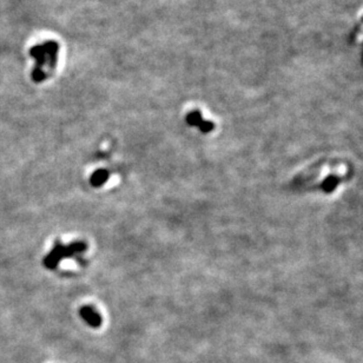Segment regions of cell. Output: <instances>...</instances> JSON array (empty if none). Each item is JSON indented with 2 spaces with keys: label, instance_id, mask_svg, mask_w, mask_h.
<instances>
[{
  "label": "cell",
  "instance_id": "obj_1",
  "mask_svg": "<svg viewBox=\"0 0 363 363\" xmlns=\"http://www.w3.org/2000/svg\"><path fill=\"white\" fill-rule=\"evenodd\" d=\"M349 168L342 162L323 163L320 166L309 169L305 172L302 182L305 184L320 187L323 190H332L340 183L349 177Z\"/></svg>",
  "mask_w": 363,
  "mask_h": 363
},
{
  "label": "cell",
  "instance_id": "obj_2",
  "mask_svg": "<svg viewBox=\"0 0 363 363\" xmlns=\"http://www.w3.org/2000/svg\"><path fill=\"white\" fill-rule=\"evenodd\" d=\"M86 243L81 242V240H79V242H73L69 244V246H63L59 240H55L54 247L52 248L51 253L46 255L43 263L47 269L54 270L63 258L78 256L79 254L84 253V251L86 250Z\"/></svg>",
  "mask_w": 363,
  "mask_h": 363
},
{
  "label": "cell",
  "instance_id": "obj_3",
  "mask_svg": "<svg viewBox=\"0 0 363 363\" xmlns=\"http://www.w3.org/2000/svg\"><path fill=\"white\" fill-rule=\"evenodd\" d=\"M187 122L189 125H192V127H197L203 133H207L214 130V124L211 122L204 120L202 117V113L199 111H192L188 114Z\"/></svg>",
  "mask_w": 363,
  "mask_h": 363
},
{
  "label": "cell",
  "instance_id": "obj_4",
  "mask_svg": "<svg viewBox=\"0 0 363 363\" xmlns=\"http://www.w3.org/2000/svg\"><path fill=\"white\" fill-rule=\"evenodd\" d=\"M80 315H81V317H83L84 320L87 322L88 325H91V327L97 328L102 324L101 315L98 314V311L96 310L94 307H91V306L83 307V308L80 309Z\"/></svg>",
  "mask_w": 363,
  "mask_h": 363
},
{
  "label": "cell",
  "instance_id": "obj_5",
  "mask_svg": "<svg viewBox=\"0 0 363 363\" xmlns=\"http://www.w3.org/2000/svg\"><path fill=\"white\" fill-rule=\"evenodd\" d=\"M109 177H110V173L107 170H104V169L97 170V171L92 173L90 179L91 185L95 188H101L102 185L105 184V182L109 179Z\"/></svg>",
  "mask_w": 363,
  "mask_h": 363
}]
</instances>
